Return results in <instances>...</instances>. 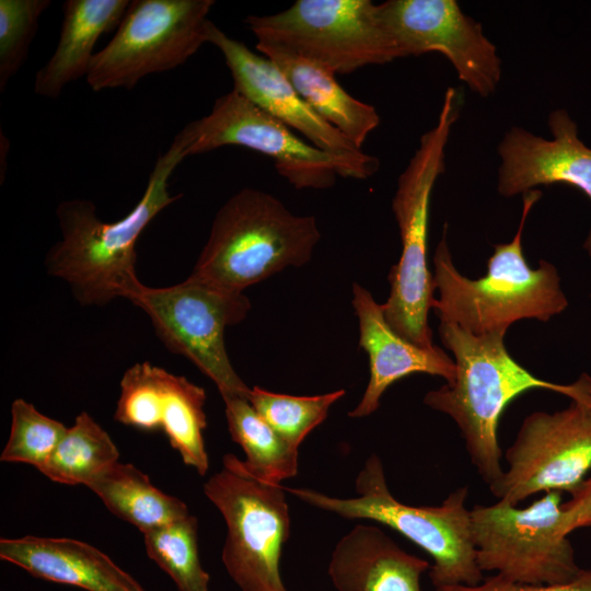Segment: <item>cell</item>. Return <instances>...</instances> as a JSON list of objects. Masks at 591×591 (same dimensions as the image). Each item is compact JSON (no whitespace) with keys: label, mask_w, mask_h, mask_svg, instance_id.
<instances>
[{"label":"cell","mask_w":591,"mask_h":591,"mask_svg":"<svg viewBox=\"0 0 591 591\" xmlns=\"http://www.w3.org/2000/svg\"><path fill=\"white\" fill-rule=\"evenodd\" d=\"M187 158L174 137L160 154L144 192L134 208L115 222H105L88 199L73 198L57 206L61 237L47 252V274L67 282L81 305H105L117 298L131 300L141 281L136 271L139 236L167 206L181 198L169 190V179Z\"/></svg>","instance_id":"1"},{"label":"cell","mask_w":591,"mask_h":591,"mask_svg":"<svg viewBox=\"0 0 591 591\" xmlns=\"http://www.w3.org/2000/svg\"><path fill=\"white\" fill-rule=\"evenodd\" d=\"M540 189L522 195L518 231L509 243L496 244L487 273L478 279L460 274L447 242L448 224L433 255L434 287L439 298L432 309L440 323H452L474 335L506 334L523 318L549 321L560 314L568 300L560 287L557 268L545 259L532 268L523 254L522 233L526 218L541 198Z\"/></svg>","instance_id":"2"},{"label":"cell","mask_w":591,"mask_h":591,"mask_svg":"<svg viewBox=\"0 0 591 591\" xmlns=\"http://www.w3.org/2000/svg\"><path fill=\"white\" fill-rule=\"evenodd\" d=\"M439 334L454 356L455 378L452 383L429 391L424 403L456 422L472 463L490 488L505 472L498 442L505 408L532 389H546L569 397L573 383L561 385L533 375L510 356L503 333L474 335L455 324L440 323Z\"/></svg>","instance_id":"3"},{"label":"cell","mask_w":591,"mask_h":591,"mask_svg":"<svg viewBox=\"0 0 591 591\" xmlns=\"http://www.w3.org/2000/svg\"><path fill=\"white\" fill-rule=\"evenodd\" d=\"M320 239L313 216L291 212L264 190L243 188L217 211L192 275L243 292L287 267L305 265Z\"/></svg>","instance_id":"4"},{"label":"cell","mask_w":591,"mask_h":591,"mask_svg":"<svg viewBox=\"0 0 591 591\" xmlns=\"http://www.w3.org/2000/svg\"><path fill=\"white\" fill-rule=\"evenodd\" d=\"M461 99L455 88H448L432 128L397 179L392 210L397 222L402 253L389 274L390 294L382 304L389 325L418 347L431 349L432 332L428 314L436 290L427 262L431 194L445 170V149L452 126L459 118Z\"/></svg>","instance_id":"5"},{"label":"cell","mask_w":591,"mask_h":591,"mask_svg":"<svg viewBox=\"0 0 591 591\" xmlns=\"http://www.w3.org/2000/svg\"><path fill=\"white\" fill-rule=\"evenodd\" d=\"M285 489L312 507L346 519L378 522L401 533L430 555L433 565L429 577L434 588L476 586L484 580L476 560L471 512L465 506L466 487L452 491L440 506L405 505L391 494L383 464L372 454L356 478L357 497L336 498L308 488Z\"/></svg>","instance_id":"6"},{"label":"cell","mask_w":591,"mask_h":591,"mask_svg":"<svg viewBox=\"0 0 591 591\" xmlns=\"http://www.w3.org/2000/svg\"><path fill=\"white\" fill-rule=\"evenodd\" d=\"M244 23L255 47L290 53L334 74L396 59L370 0H297L278 13L248 15Z\"/></svg>","instance_id":"7"},{"label":"cell","mask_w":591,"mask_h":591,"mask_svg":"<svg viewBox=\"0 0 591 591\" xmlns=\"http://www.w3.org/2000/svg\"><path fill=\"white\" fill-rule=\"evenodd\" d=\"M204 493L225 521L221 558L234 583L241 591H288L279 567L290 532L285 487L253 477L228 453Z\"/></svg>","instance_id":"8"},{"label":"cell","mask_w":591,"mask_h":591,"mask_svg":"<svg viewBox=\"0 0 591 591\" xmlns=\"http://www.w3.org/2000/svg\"><path fill=\"white\" fill-rule=\"evenodd\" d=\"M149 316L154 332L173 354L188 359L218 387L221 396L246 397L251 387L229 359L224 333L251 310L243 292H235L194 275L162 288L142 285L130 300Z\"/></svg>","instance_id":"9"},{"label":"cell","mask_w":591,"mask_h":591,"mask_svg":"<svg viewBox=\"0 0 591 591\" xmlns=\"http://www.w3.org/2000/svg\"><path fill=\"white\" fill-rule=\"evenodd\" d=\"M213 0H132L107 45L93 56L95 91L132 89L144 77L184 65L208 43Z\"/></svg>","instance_id":"10"},{"label":"cell","mask_w":591,"mask_h":591,"mask_svg":"<svg viewBox=\"0 0 591 591\" xmlns=\"http://www.w3.org/2000/svg\"><path fill=\"white\" fill-rule=\"evenodd\" d=\"M563 493L547 491L526 508L499 500L471 512L476 560L482 571L524 584H556L581 570L561 532Z\"/></svg>","instance_id":"11"},{"label":"cell","mask_w":591,"mask_h":591,"mask_svg":"<svg viewBox=\"0 0 591 591\" xmlns=\"http://www.w3.org/2000/svg\"><path fill=\"white\" fill-rule=\"evenodd\" d=\"M571 403L553 414L529 415L505 457L509 464L489 489L499 500L518 506L544 491L573 494L591 468V378L573 382Z\"/></svg>","instance_id":"12"},{"label":"cell","mask_w":591,"mask_h":591,"mask_svg":"<svg viewBox=\"0 0 591 591\" xmlns=\"http://www.w3.org/2000/svg\"><path fill=\"white\" fill-rule=\"evenodd\" d=\"M175 137L186 157L227 146L269 157L277 173L296 189H327L339 176L327 153L233 89L215 101L208 115L188 123Z\"/></svg>","instance_id":"13"},{"label":"cell","mask_w":591,"mask_h":591,"mask_svg":"<svg viewBox=\"0 0 591 591\" xmlns=\"http://www.w3.org/2000/svg\"><path fill=\"white\" fill-rule=\"evenodd\" d=\"M376 14L396 59L437 51L472 92L487 97L496 91L501 79L497 47L455 0H389L376 4Z\"/></svg>","instance_id":"14"},{"label":"cell","mask_w":591,"mask_h":591,"mask_svg":"<svg viewBox=\"0 0 591 591\" xmlns=\"http://www.w3.org/2000/svg\"><path fill=\"white\" fill-rule=\"evenodd\" d=\"M208 43L220 50L233 90L327 153L339 176L362 181L376 173L378 158L357 148L315 113L273 60L230 37L213 22L209 25Z\"/></svg>","instance_id":"15"},{"label":"cell","mask_w":591,"mask_h":591,"mask_svg":"<svg viewBox=\"0 0 591 591\" xmlns=\"http://www.w3.org/2000/svg\"><path fill=\"white\" fill-rule=\"evenodd\" d=\"M205 403V390L185 376L137 362L120 380L114 419L141 430H162L183 462L204 476L209 470Z\"/></svg>","instance_id":"16"},{"label":"cell","mask_w":591,"mask_h":591,"mask_svg":"<svg viewBox=\"0 0 591 591\" xmlns=\"http://www.w3.org/2000/svg\"><path fill=\"white\" fill-rule=\"evenodd\" d=\"M551 139L511 127L498 144L497 190L507 198L538 186L567 184L591 200V148L579 137L577 123L564 108L547 119ZM583 248L591 256V228Z\"/></svg>","instance_id":"17"},{"label":"cell","mask_w":591,"mask_h":591,"mask_svg":"<svg viewBox=\"0 0 591 591\" xmlns=\"http://www.w3.org/2000/svg\"><path fill=\"white\" fill-rule=\"evenodd\" d=\"M352 306L359 321V346L368 354L370 379L359 404L348 413L361 418L374 413L389 386L415 373L453 382L455 363L441 348L426 349L398 335L386 322L382 304L359 283L352 286Z\"/></svg>","instance_id":"18"},{"label":"cell","mask_w":591,"mask_h":591,"mask_svg":"<svg viewBox=\"0 0 591 591\" xmlns=\"http://www.w3.org/2000/svg\"><path fill=\"white\" fill-rule=\"evenodd\" d=\"M0 558L36 578L86 591H146L106 554L78 540L31 535L1 538Z\"/></svg>","instance_id":"19"},{"label":"cell","mask_w":591,"mask_h":591,"mask_svg":"<svg viewBox=\"0 0 591 591\" xmlns=\"http://www.w3.org/2000/svg\"><path fill=\"white\" fill-rule=\"evenodd\" d=\"M430 567L378 526L358 524L336 544L327 571L337 591H422Z\"/></svg>","instance_id":"20"},{"label":"cell","mask_w":591,"mask_h":591,"mask_svg":"<svg viewBox=\"0 0 591 591\" xmlns=\"http://www.w3.org/2000/svg\"><path fill=\"white\" fill-rule=\"evenodd\" d=\"M128 0H67L56 49L36 72L35 94L57 99L67 84L86 77L99 38L118 27Z\"/></svg>","instance_id":"21"},{"label":"cell","mask_w":591,"mask_h":591,"mask_svg":"<svg viewBox=\"0 0 591 591\" xmlns=\"http://www.w3.org/2000/svg\"><path fill=\"white\" fill-rule=\"evenodd\" d=\"M273 60L301 97L324 120L361 149L368 136L379 126L374 106L355 99L329 70L273 47H255Z\"/></svg>","instance_id":"22"},{"label":"cell","mask_w":591,"mask_h":591,"mask_svg":"<svg viewBox=\"0 0 591 591\" xmlns=\"http://www.w3.org/2000/svg\"><path fill=\"white\" fill-rule=\"evenodd\" d=\"M86 487L112 513L135 525L142 534L189 514L181 499L158 489L130 463L116 462Z\"/></svg>","instance_id":"23"},{"label":"cell","mask_w":591,"mask_h":591,"mask_svg":"<svg viewBox=\"0 0 591 591\" xmlns=\"http://www.w3.org/2000/svg\"><path fill=\"white\" fill-rule=\"evenodd\" d=\"M231 438L244 451V468L253 477L280 485L298 473V449L283 440L246 397L221 396Z\"/></svg>","instance_id":"24"},{"label":"cell","mask_w":591,"mask_h":591,"mask_svg":"<svg viewBox=\"0 0 591 591\" xmlns=\"http://www.w3.org/2000/svg\"><path fill=\"white\" fill-rule=\"evenodd\" d=\"M118 459L119 451L109 434L81 412L39 472L56 483L88 486Z\"/></svg>","instance_id":"25"},{"label":"cell","mask_w":591,"mask_h":591,"mask_svg":"<svg viewBox=\"0 0 591 591\" xmlns=\"http://www.w3.org/2000/svg\"><path fill=\"white\" fill-rule=\"evenodd\" d=\"M148 556L175 582L179 591H209V573L198 552V521L183 519L143 534Z\"/></svg>","instance_id":"26"},{"label":"cell","mask_w":591,"mask_h":591,"mask_svg":"<svg viewBox=\"0 0 591 591\" xmlns=\"http://www.w3.org/2000/svg\"><path fill=\"white\" fill-rule=\"evenodd\" d=\"M344 395V390H337L314 396H292L254 386L247 399L283 440L298 449L305 437L325 420L331 406Z\"/></svg>","instance_id":"27"},{"label":"cell","mask_w":591,"mask_h":591,"mask_svg":"<svg viewBox=\"0 0 591 591\" xmlns=\"http://www.w3.org/2000/svg\"><path fill=\"white\" fill-rule=\"evenodd\" d=\"M67 427L18 398L11 405V431L0 461L25 463L38 471L50 457Z\"/></svg>","instance_id":"28"},{"label":"cell","mask_w":591,"mask_h":591,"mask_svg":"<svg viewBox=\"0 0 591 591\" xmlns=\"http://www.w3.org/2000/svg\"><path fill=\"white\" fill-rule=\"evenodd\" d=\"M50 0H0V91L27 58L39 18Z\"/></svg>","instance_id":"29"},{"label":"cell","mask_w":591,"mask_h":591,"mask_svg":"<svg viewBox=\"0 0 591 591\" xmlns=\"http://www.w3.org/2000/svg\"><path fill=\"white\" fill-rule=\"evenodd\" d=\"M434 591H591V568L581 569L572 580L565 583L524 584L495 575L476 586H445L434 588Z\"/></svg>","instance_id":"30"},{"label":"cell","mask_w":591,"mask_h":591,"mask_svg":"<svg viewBox=\"0 0 591 591\" xmlns=\"http://www.w3.org/2000/svg\"><path fill=\"white\" fill-rule=\"evenodd\" d=\"M570 496L561 503V532L567 536L577 529L591 528V477Z\"/></svg>","instance_id":"31"}]
</instances>
